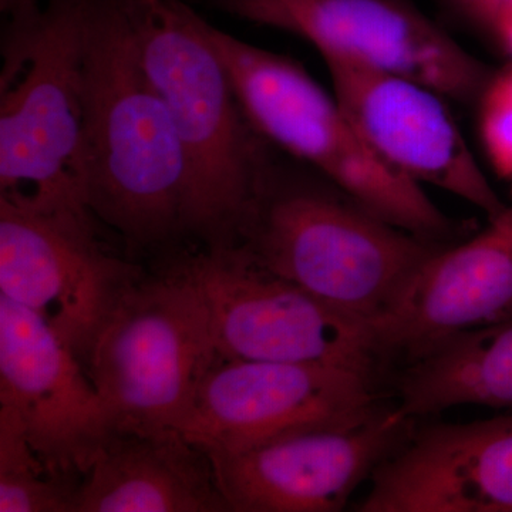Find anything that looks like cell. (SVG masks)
Returning a JSON list of instances; mask_svg holds the SVG:
<instances>
[{"label": "cell", "instance_id": "cell-12", "mask_svg": "<svg viewBox=\"0 0 512 512\" xmlns=\"http://www.w3.org/2000/svg\"><path fill=\"white\" fill-rule=\"evenodd\" d=\"M333 94L377 158L414 183L433 185L487 214L505 202L491 187L436 90L399 74L325 60Z\"/></svg>", "mask_w": 512, "mask_h": 512}, {"label": "cell", "instance_id": "cell-8", "mask_svg": "<svg viewBox=\"0 0 512 512\" xmlns=\"http://www.w3.org/2000/svg\"><path fill=\"white\" fill-rule=\"evenodd\" d=\"M90 207H28L0 198V295L43 319L84 367L141 266L104 242Z\"/></svg>", "mask_w": 512, "mask_h": 512}, {"label": "cell", "instance_id": "cell-17", "mask_svg": "<svg viewBox=\"0 0 512 512\" xmlns=\"http://www.w3.org/2000/svg\"><path fill=\"white\" fill-rule=\"evenodd\" d=\"M394 389L397 410L410 419L468 404L512 412V315L441 340L404 363Z\"/></svg>", "mask_w": 512, "mask_h": 512}, {"label": "cell", "instance_id": "cell-11", "mask_svg": "<svg viewBox=\"0 0 512 512\" xmlns=\"http://www.w3.org/2000/svg\"><path fill=\"white\" fill-rule=\"evenodd\" d=\"M0 409L52 473L80 481L114 433L73 350L29 309L0 295Z\"/></svg>", "mask_w": 512, "mask_h": 512}, {"label": "cell", "instance_id": "cell-3", "mask_svg": "<svg viewBox=\"0 0 512 512\" xmlns=\"http://www.w3.org/2000/svg\"><path fill=\"white\" fill-rule=\"evenodd\" d=\"M141 62L190 168L188 242L234 247L279 151L256 133L185 0H124Z\"/></svg>", "mask_w": 512, "mask_h": 512}, {"label": "cell", "instance_id": "cell-7", "mask_svg": "<svg viewBox=\"0 0 512 512\" xmlns=\"http://www.w3.org/2000/svg\"><path fill=\"white\" fill-rule=\"evenodd\" d=\"M218 360L200 293L168 264L120 303L86 370L114 431H180Z\"/></svg>", "mask_w": 512, "mask_h": 512}, {"label": "cell", "instance_id": "cell-2", "mask_svg": "<svg viewBox=\"0 0 512 512\" xmlns=\"http://www.w3.org/2000/svg\"><path fill=\"white\" fill-rule=\"evenodd\" d=\"M234 247L377 332L424 262L447 245L394 227L315 170L276 156Z\"/></svg>", "mask_w": 512, "mask_h": 512}, {"label": "cell", "instance_id": "cell-20", "mask_svg": "<svg viewBox=\"0 0 512 512\" xmlns=\"http://www.w3.org/2000/svg\"><path fill=\"white\" fill-rule=\"evenodd\" d=\"M461 13L490 32L501 20L511 18L512 0H450Z\"/></svg>", "mask_w": 512, "mask_h": 512}, {"label": "cell", "instance_id": "cell-15", "mask_svg": "<svg viewBox=\"0 0 512 512\" xmlns=\"http://www.w3.org/2000/svg\"><path fill=\"white\" fill-rule=\"evenodd\" d=\"M488 222L480 234L430 256L377 328L390 365L512 315V201Z\"/></svg>", "mask_w": 512, "mask_h": 512}, {"label": "cell", "instance_id": "cell-4", "mask_svg": "<svg viewBox=\"0 0 512 512\" xmlns=\"http://www.w3.org/2000/svg\"><path fill=\"white\" fill-rule=\"evenodd\" d=\"M202 35L227 70L239 106L256 133L279 153L308 165L394 227L434 244H456L466 224L430 200L420 184L384 165L348 114L301 63L215 28Z\"/></svg>", "mask_w": 512, "mask_h": 512}, {"label": "cell", "instance_id": "cell-14", "mask_svg": "<svg viewBox=\"0 0 512 512\" xmlns=\"http://www.w3.org/2000/svg\"><path fill=\"white\" fill-rule=\"evenodd\" d=\"M359 512H512V414L433 424L373 471Z\"/></svg>", "mask_w": 512, "mask_h": 512}, {"label": "cell", "instance_id": "cell-18", "mask_svg": "<svg viewBox=\"0 0 512 512\" xmlns=\"http://www.w3.org/2000/svg\"><path fill=\"white\" fill-rule=\"evenodd\" d=\"M79 481L52 473L0 409V512H73Z\"/></svg>", "mask_w": 512, "mask_h": 512}, {"label": "cell", "instance_id": "cell-16", "mask_svg": "<svg viewBox=\"0 0 512 512\" xmlns=\"http://www.w3.org/2000/svg\"><path fill=\"white\" fill-rule=\"evenodd\" d=\"M211 457L181 431H114L77 487L73 512H228Z\"/></svg>", "mask_w": 512, "mask_h": 512}, {"label": "cell", "instance_id": "cell-13", "mask_svg": "<svg viewBox=\"0 0 512 512\" xmlns=\"http://www.w3.org/2000/svg\"><path fill=\"white\" fill-rule=\"evenodd\" d=\"M396 403L362 423L208 453L229 511L338 512L414 429Z\"/></svg>", "mask_w": 512, "mask_h": 512}, {"label": "cell", "instance_id": "cell-10", "mask_svg": "<svg viewBox=\"0 0 512 512\" xmlns=\"http://www.w3.org/2000/svg\"><path fill=\"white\" fill-rule=\"evenodd\" d=\"M387 406L380 384L343 367L220 359L180 431L208 453H241L353 426Z\"/></svg>", "mask_w": 512, "mask_h": 512}, {"label": "cell", "instance_id": "cell-5", "mask_svg": "<svg viewBox=\"0 0 512 512\" xmlns=\"http://www.w3.org/2000/svg\"><path fill=\"white\" fill-rule=\"evenodd\" d=\"M90 8L92 0H46L6 18L0 194L36 204L86 201L80 157Z\"/></svg>", "mask_w": 512, "mask_h": 512}, {"label": "cell", "instance_id": "cell-6", "mask_svg": "<svg viewBox=\"0 0 512 512\" xmlns=\"http://www.w3.org/2000/svg\"><path fill=\"white\" fill-rule=\"evenodd\" d=\"M170 264L200 293L224 360L319 363L382 384L376 329L256 265L238 247L181 248Z\"/></svg>", "mask_w": 512, "mask_h": 512}, {"label": "cell", "instance_id": "cell-21", "mask_svg": "<svg viewBox=\"0 0 512 512\" xmlns=\"http://www.w3.org/2000/svg\"><path fill=\"white\" fill-rule=\"evenodd\" d=\"M490 33L497 40L498 45L503 47L508 55L512 56V16L495 25Z\"/></svg>", "mask_w": 512, "mask_h": 512}, {"label": "cell", "instance_id": "cell-1", "mask_svg": "<svg viewBox=\"0 0 512 512\" xmlns=\"http://www.w3.org/2000/svg\"><path fill=\"white\" fill-rule=\"evenodd\" d=\"M84 79L80 181L90 210L130 258L173 254L188 242L190 168L124 0H92Z\"/></svg>", "mask_w": 512, "mask_h": 512}, {"label": "cell", "instance_id": "cell-22", "mask_svg": "<svg viewBox=\"0 0 512 512\" xmlns=\"http://www.w3.org/2000/svg\"><path fill=\"white\" fill-rule=\"evenodd\" d=\"M39 5V0H0V10L6 18L26 12V10L36 8Z\"/></svg>", "mask_w": 512, "mask_h": 512}, {"label": "cell", "instance_id": "cell-9", "mask_svg": "<svg viewBox=\"0 0 512 512\" xmlns=\"http://www.w3.org/2000/svg\"><path fill=\"white\" fill-rule=\"evenodd\" d=\"M232 18L284 30L338 59L477 103L493 72L406 0H207Z\"/></svg>", "mask_w": 512, "mask_h": 512}, {"label": "cell", "instance_id": "cell-19", "mask_svg": "<svg viewBox=\"0 0 512 512\" xmlns=\"http://www.w3.org/2000/svg\"><path fill=\"white\" fill-rule=\"evenodd\" d=\"M477 104L485 154L495 173L512 181V63L493 73Z\"/></svg>", "mask_w": 512, "mask_h": 512}]
</instances>
